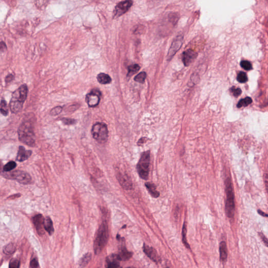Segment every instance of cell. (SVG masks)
Instances as JSON below:
<instances>
[{
  "instance_id": "6da1fadb",
  "label": "cell",
  "mask_w": 268,
  "mask_h": 268,
  "mask_svg": "<svg viewBox=\"0 0 268 268\" xmlns=\"http://www.w3.org/2000/svg\"><path fill=\"white\" fill-rule=\"evenodd\" d=\"M28 91L27 86L23 84L13 92L10 103V109L12 113L17 114L21 111L27 98Z\"/></svg>"
},
{
  "instance_id": "7a4b0ae2",
  "label": "cell",
  "mask_w": 268,
  "mask_h": 268,
  "mask_svg": "<svg viewBox=\"0 0 268 268\" xmlns=\"http://www.w3.org/2000/svg\"><path fill=\"white\" fill-rule=\"evenodd\" d=\"M109 227L107 222L104 221L97 230L94 241V250L95 255H99L107 243L109 239Z\"/></svg>"
},
{
  "instance_id": "3957f363",
  "label": "cell",
  "mask_w": 268,
  "mask_h": 268,
  "mask_svg": "<svg viewBox=\"0 0 268 268\" xmlns=\"http://www.w3.org/2000/svg\"><path fill=\"white\" fill-rule=\"evenodd\" d=\"M18 135L20 142L31 147L35 146V132L31 123L25 122L21 124L18 129Z\"/></svg>"
},
{
  "instance_id": "277c9868",
  "label": "cell",
  "mask_w": 268,
  "mask_h": 268,
  "mask_svg": "<svg viewBox=\"0 0 268 268\" xmlns=\"http://www.w3.org/2000/svg\"><path fill=\"white\" fill-rule=\"evenodd\" d=\"M226 194V213L229 218H233L235 214V195L234 193L233 188L232 185L231 179L227 178L225 181Z\"/></svg>"
},
{
  "instance_id": "5b68a950",
  "label": "cell",
  "mask_w": 268,
  "mask_h": 268,
  "mask_svg": "<svg viewBox=\"0 0 268 268\" xmlns=\"http://www.w3.org/2000/svg\"><path fill=\"white\" fill-rule=\"evenodd\" d=\"M150 152L149 150L144 152L141 155L140 159L137 165L136 169L139 177L143 180L148 179L149 172Z\"/></svg>"
},
{
  "instance_id": "8992f818",
  "label": "cell",
  "mask_w": 268,
  "mask_h": 268,
  "mask_svg": "<svg viewBox=\"0 0 268 268\" xmlns=\"http://www.w3.org/2000/svg\"><path fill=\"white\" fill-rule=\"evenodd\" d=\"M92 135L95 140L101 144L107 142L109 131L107 125L103 123H96L92 127Z\"/></svg>"
},
{
  "instance_id": "52a82bcc",
  "label": "cell",
  "mask_w": 268,
  "mask_h": 268,
  "mask_svg": "<svg viewBox=\"0 0 268 268\" xmlns=\"http://www.w3.org/2000/svg\"><path fill=\"white\" fill-rule=\"evenodd\" d=\"M3 176L6 179L14 180L23 185H28L31 182V178L28 173L25 171L15 170L13 172H5Z\"/></svg>"
},
{
  "instance_id": "ba28073f",
  "label": "cell",
  "mask_w": 268,
  "mask_h": 268,
  "mask_svg": "<svg viewBox=\"0 0 268 268\" xmlns=\"http://www.w3.org/2000/svg\"><path fill=\"white\" fill-rule=\"evenodd\" d=\"M133 4L132 0H125L119 2L115 6L113 12V18H117L126 13Z\"/></svg>"
},
{
  "instance_id": "9c48e42d",
  "label": "cell",
  "mask_w": 268,
  "mask_h": 268,
  "mask_svg": "<svg viewBox=\"0 0 268 268\" xmlns=\"http://www.w3.org/2000/svg\"><path fill=\"white\" fill-rule=\"evenodd\" d=\"M101 97L100 91L97 89H93L86 95V102L89 107H96L100 102Z\"/></svg>"
},
{
  "instance_id": "30bf717a",
  "label": "cell",
  "mask_w": 268,
  "mask_h": 268,
  "mask_svg": "<svg viewBox=\"0 0 268 268\" xmlns=\"http://www.w3.org/2000/svg\"><path fill=\"white\" fill-rule=\"evenodd\" d=\"M183 36L182 35H178L174 39L172 43L171 47H170L169 51L168 53L167 60H170L173 58L175 54L181 48L182 45Z\"/></svg>"
},
{
  "instance_id": "8fae6325",
  "label": "cell",
  "mask_w": 268,
  "mask_h": 268,
  "mask_svg": "<svg viewBox=\"0 0 268 268\" xmlns=\"http://www.w3.org/2000/svg\"><path fill=\"white\" fill-rule=\"evenodd\" d=\"M117 178L123 188L126 190H130L132 188V182L126 173H122L121 171H119L117 175Z\"/></svg>"
},
{
  "instance_id": "7c38bea8",
  "label": "cell",
  "mask_w": 268,
  "mask_h": 268,
  "mask_svg": "<svg viewBox=\"0 0 268 268\" xmlns=\"http://www.w3.org/2000/svg\"><path fill=\"white\" fill-rule=\"evenodd\" d=\"M34 225H35L37 233L39 236H42L45 234L44 223L45 218L41 214H38L33 218Z\"/></svg>"
},
{
  "instance_id": "4fadbf2b",
  "label": "cell",
  "mask_w": 268,
  "mask_h": 268,
  "mask_svg": "<svg viewBox=\"0 0 268 268\" xmlns=\"http://www.w3.org/2000/svg\"><path fill=\"white\" fill-rule=\"evenodd\" d=\"M198 56V54L192 49H188L183 52L182 55V60L185 66H188L194 61Z\"/></svg>"
},
{
  "instance_id": "5bb4252c",
  "label": "cell",
  "mask_w": 268,
  "mask_h": 268,
  "mask_svg": "<svg viewBox=\"0 0 268 268\" xmlns=\"http://www.w3.org/2000/svg\"><path fill=\"white\" fill-rule=\"evenodd\" d=\"M143 250L144 253L154 262L159 263L161 261L160 257L153 247H149L146 244H144Z\"/></svg>"
},
{
  "instance_id": "9a60e30c",
  "label": "cell",
  "mask_w": 268,
  "mask_h": 268,
  "mask_svg": "<svg viewBox=\"0 0 268 268\" xmlns=\"http://www.w3.org/2000/svg\"><path fill=\"white\" fill-rule=\"evenodd\" d=\"M32 152L31 150L26 149L23 146H20L18 151V155L16 157V160L19 162L25 161L29 158Z\"/></svg>"
},
{
  "instance_id": "2e32d148",
  "label": "cell",
  "mask_w": 268,
  "mask_h": 268,
  "mask_svg": "<svg viewBox=\"0 0 268 268\" xmlns=\"http://www.w3.org/2000/svg\"><path fill=\"white\" fill-rule=\"evenodd\" d=\"M120 261L128 260L132 257V253L127 249L124 245H123L119 249V253L117 254Z\"/></svg>"
},
{
  "instance_id": "e0dca14e",
  "label": "cell",
  "mask_w": 268,
  "mask_h": 268,
  "mask_svg": "<svg viewBox=\"0 0 268 268\" xmlns=\"http://www.w3.org/2000/svg\"><path fill=\"white\" fill-rule=\"evenodd\" d=\"M119 260L117 254H112L108 257L106 258V265L107 268H117L120 266Z\"/></svg>"
},
{
  "instance_id": "ac0fdd59",
  "label": "cell",
  "mask_w": 268,
  "mask_h": 268,
  "mask_svg": "<svg viewBox=\"0 0 268 268\" xmlns=\"http://www.w3.org/2000/svg\"><path fill=\"white\" fill-rule=\"evenodd\" d=\"M220 260L221 262H225L227 259V248L225 241H221L220 245Z\"/></svg>"
},
{
  "instance_id": "d6986e66",
  "label": "cell",
  "mask_w": 268,
  "mask_h": 268,
  "mask_svg": "<svg viewBox=\"0 0 268 268\" xmlns=\"http://www.w3.org/2000/svg\"><path fill=\"white\" fill-rule=\"evenodd\" d=\"M145 186L149 193L153 198H157L160 196L159 192L157 190V188L155 184L152 182H147L145 183Z\"/></svg>"
},
{
  "instance_id": "ffe728a7",
  "label": "cell",
  "mask_w": 268,
  "mask_h": 268,
  "mask_svg": "<svg viewBox=\"0 0 268 268\" xmlns=\"http://www.w3.org/2000/svg\"><path fill=\"white\" fill-rule=\"evenodd\" d=\"M44 228L45 230L47 231L49 235H52L54 233V228L53 226V221L49 217H47L45 218Z\"/></svg>"
},
{
  "instance_id": "44dd1931",
  "label": "cell",
  "mask_w": 268,
  "mask_h": 268,
  "mask_svg": "<svg viewBox=\"0 0 268 268\" xmlns=\"http://www.w3.org/2000/svg\"><path fill=\"white\" fill-rule=\"evenodd\" d=\"M96 78H97V81L102 84H107L110 83L112 81V79L110 77V76L107 74H104V73H100L99 74L97 75Z\"/></svg>"
},
{
  "instance_id": "7402d4cb",
  "label": "cell",
  "mask_w": 268,
  "mask_h": 268,
  "mask_svg": "<svg viewBox=\"0 0 268 268\" xmlns=\"http://www.w3.org/2000/svg\"><path fill=\"white\" fill-rule=\"evenodd\" d=\"M92 255L91 253H87L80 259L79 261V266L80 267H84L87 266L90 261L91 260Z\"/></svg>"
},
{
  "instance_id": "603a6c76",
  "label": "cell",
  "mask_w": 268,
  "mask_h": 268,
  "mask_svg": "<svg viewBox=\"0 0 268 268\" xmlns=\"http://www.w3.org/2000/svg\"><path fill=\"white\" fill-rule=\"evenodd\" d=\"M140 69V66L137 64H134L130 65L128 67V73L127 76L128 77H130L133 76L134 74H136Z\"/></svg>"
},
{
  "instance_id": "cb8c5ba5",
  "label": "cell",
  "mask_w": 268,
  "mask_h": 268,
  "mask_svg": "<svg viewBox=\"0 0 268 268\" xmlns=\"http://www.w3.org/2000/svg\"><path fill=\"white\" fill-rule=\"evenodd\" d=\"M253 102V100L250 97H245V99H243L240 100L237 104V106L238 108L241 107H245L248 105L251 104Z\"/></svg>"
},
{
  "instance_id": "d4e9b609",
  "label": "cell",
  "mask_w": 268,
  "mask_h": 268,
  "mask_svg": "<svg viewBox=\"0 0 268 268\" xmlns=\"http://www.w3.org/2000/svg\"><path fill=\"white\" fill-rule=\"evenodd\" d=\"M16 250V247L12 243L6 245L3 248V253L5 255H11Z\"/></svg>"
},
{
  "instance_id": "484cf974",
  "label": "cell",
  "mask_w": 268,
  "mask_h": 268,
  "mask_svg": "<svg viewBox=\"0 0 268 268\" xmlns=\"http://www.w3.org/2000/svg\"><path fill=\"white\" fill-rule=\"evenodd\" d=\"M187 225L185 223H184L183 226L182 232V241L185 246L187 248L190 249V245L188 243V242L187 241Z\"/></svg>"
},
{
  "instance_id": "4316f807",
  "label": "cell",
  "mask_w": 268,
  "mask_h": 268,
  "mask_svg": "<svg viewBox=\"0 0 268 268\" xmlns=\"http://www.w3.org/2000/svg\"><path fill=\"white\" fill-rule=\"evenodd\" d=\"M1 113L4 116H7L8 114V108L6 101L2 99L1 101Z\"/></svg>"
},
{
  "instance_id": "83f0119b",
  "label": "cell",
  "mask_w": 268,
  "mask_h": 268,
  "mask_svg": "<svg viewBox=\"0 0 268 268\" xmlns=\"http://www.w3.org/2000/svg\"><path fill=\"white\" fill-rule=\"evenodd\" d=\"M146 77H147V74L146 72H141L139 74H138L137 76L134 78V80L135 81L140 83H144L146 79Z\"/></svg>"
},
{
  "instance_id": "f1b7e54d",
  "label": "cell",
  "mask_w": 268,
  "mask_h": 268,
  "mask_svg": "<svg viewBox=\"0 0 268 268\" xmlns=\"http://www.w3.org/2000/svg\"><path fill=\"white\" fill-rule=\"evenodd\" d=\"M16 163L14 161H11L6 163L3 167V172H9L13 169L15 168L16 167Z\"/></svg>"
},
{
  "instance_id": "f546056e",
  "label": "cell",
  "mask_w": 268,
  "mask_h": 268,
  "mask_svg": "<svg viewBox=\"0 0 268 268\" xmlns=\"http://www.w3.org/2000/svg\"><path fill=\"white\" fill-rule=\"evenodd\" d=\"M237 80L238 81L241 83L246 82L248 81L247 74L245 72L240 71L237 75Z\"/></svg>"
},
{
  "instance_id": "4dcf8cb0",
  "label": "cell",
  "mask_w": 268,
  "mask_h": 268,
  "mask_svg": "<svg viewBox=\"0 0 268 268\" xmlns=\"http://www.w3.org/2000/svg\"><path fill=\"white\" fill-rule=\"evenodd\" d=\"M169 21L173 25H175L178 23V21L179 20V16L178 15V14L176 13H172L169 14Z\"/></svg>"
},
{
  "instance_id": "1f68e13d",
  "label": "cell",
  "mask_w": 268,
  "mask_h": 268,
  "mask_svg": "<svg viewBox=\"0 0 268 268\" xmlns=\"http://www.w3.org/2000/svg\"><path fill=\"white\" fill-rule=\"evenodd\" d=\"M240 66H241V67H242L243 69H245V70H248V71H249V70H250L251 69H252V68H253L252 64H251L250 62L248 61H241V62H240Z\"/></svg>"
},
{
  "instance_id": "d6a6232c",
  "label": "cell",
  "mask_w": 268,
  "mask_h": 268,
  "mask_svg": "<svg viewBox=\"0 0 268 268\" xmlns=\"http://www.w3.org/2000/svg\"><path fill=\"white\" fill-rule=\"evenodd\" d=\"M20 266V261L18 259L16 258H13L11 259L10 261L9 264V268H18Z\"/></svg>"
},
{
  "instance_id": "836d02e7",
  "label": "cell",
  "mask_w": 268,
  "mask_h": 268,
  "mask_svg": "<svg viewBox=\"0 0 268 268\" xmlns=\"http://www.w3.org/2000/svg\"><path fill=\"white\" fill-rule=\"evenodd\" d=\"M63 108L61 106H57V107L53 108L51 111L50 114L51 115L55 116L57 115H58L62 112Z\"/></svg>"
},
{
  "instance_id": "e575fe53",
  "label": "cell",
  "mask_w": 268,
  "mask_h": 268,
  "mask_svg": "<svg viewBox=\"0 0 268 268\" xmlns=\"http://www.w3.org/2000/svg\"><path fill=\"white\" fill-rule=\"evenodd\" d=\"M61 121H62V122L64 124V125H74L76 123V121L74 119H68V118H63L61 119Z\"/></svg>"
},
{
  "instance_id": "d590c367",
  "label": "cell",
  "mask_w": 268,
  "mask_h": 268,
  "mask_svg": "<svg viewBox=\"0 0 268 268\" xmlns=\"http://www.w3.org/2000/svg\"><path fill=\"white\" fill-rule=\"evenodd\" d=\"M230 91L233 93L234 96H235V97H238L241 93V89L239 88H236L235 87H231Z\"/></svg>"
},
{
  "instance_id": "8d00e7d4",
  "label": "cell",
  "mask_w": 268,
  "mask_h": 268,
  "mask_svg": "<svg viewBox=\"0 0 268 268\" xmlns=\"http://www.w3.org/2000/svg\"><path fill=\"white\" fill-rule=\"evenodd\" d=\"M30 268H38L39 267V263L36 258H34L31 259L30 262Z\"/></svg>"
},
{
  "instance_id": "74e56055",
  "label": "cell",
  "mask_w": 268,
  "mask_h": 268,
  "mask_svg": "<svg viewBox=\"0 0 268 268\" xmlns=\"http://www.w3.org/2000/svg\"><path fill=\"white\" fill-rule=\"evenodd\" d=\"M258 234L261 239H262V241L264 243V245L268 247V239H267V238L262 233H259Z\"/></svg>"
},
{
  "instance_id": "f35d334b",
  "label": "cell",
  "mask_w": 268,
  "mask_h": 268,
  "mask_svg": "<svg viewBox=\"0 0 268 268\" xmlns=\"http://www.w3.org/2000/svg\"><path fill=\"white\" fill-rule=\"evenodd\" d=\"M14 79V76L13 74H9L6 76L5 79V81L6 83H10Z\"/></svg>"
},
{
  "instance_id": "ab89813d",
  "label": "cell",
  "mask_w": 268,
  "mask_h": 268,
  "mask_svg": "<svg viewBox=\"0 0 268 268\" xmlns=\"http://www.w3.org/2000/svg\"><path fill=\"white\" fill-rule=\"evenodd\" d=\"M264 181L266 190L268 194V174L265 173L264 175Z\"/></svg>"
},
{
  "instance_id": "60d3db41",
  "label": "cell",
  "mask_w": 268,
  "mask_h": 268,
  "mask_svg": "<svg viewBox=\"0 0 268 268\" xmlns=\"http://www.w3.org/2000/svg\"><path fill=\"white\" fill-rule=\"evenodd\" d=\"M258 213L259 215H260L262 216H263V217H268V214H266V213H264V212H263V211H262L261 210H258Z\"/></svg>"
},
{
  "instance_id": "b9f144b4",
  "label": "cell",
  "mask_w": 268,
  "mask_h": 268,
  "mask_svg": "<svg viewBox=\"0 0 268 268\" xmlns=\"http://www.w3.org/2000/svg\"><path fill=\"white\" fill-rule=\"evenodd\" d=\"M6 48V47L5 44L3 43V41H2L1 43V52L3 51H4V49Z\"/></svg>"
},
{
  "instance_id": "7bdbcfd3",
  "label": "cell",
  "mask_w": 268,
  "mask_h": 268,
  "mask_svg": "<svg viewBox=\"0 0 268 268\" xmlns=\"http://www.w3.org/2000/svg\"><path fill=\"white\" fill-rule=\"evenodd\" d=\"M20 196H21L20 194H16L9 196V198H9V199H14V198H18Z\"/></svg>"
}]
</instances>
